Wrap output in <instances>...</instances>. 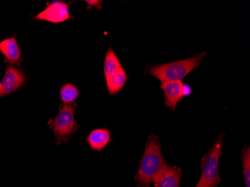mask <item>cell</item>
Wrapping results in <instances>:
<instances>
[{
    "instance_id": "1",
    "label": "cell",
    "mask_w": 250,
    "mask_h": 187,
    "mask_svg": "<svg viewBox=\"0 0 250 187\" xmlns=\"http://www.w3.org/2000/svg\"><path fill=\"white\" fill-rule=\"evenodd\" d=\"M169 167L163 155L159 138L151 135L147 139L144 154L136 176L138 187H148Z\"/></svg>"
},
{
    "instance_id": "2",
    "label": "cell",
    "mask_w": 250,
    "mask_h": 187,
    "mask_svg": "<svg viewBox=\"0 0 250 187\" xmlns=\"http://www.w3.org/2000/svg\"><path fill=\"white\" fill-rule=\"evenodd\" d=\"M207 53H202L194 57L167 64H158L149 69V74L161 83L181 81L189 73L202 64Z\"/></svg>"
},
{
    "instance_id": "3",
    "label": "cell",
    "mask_w": 250,
    "mask_h": 187,
    "mask_svg": "<svg viewBox=\"0 0 250 187\" xmlns=\"http://www.w3.org/2000/svg\"><path fill=\"white\" fill-rule=\"evenodd\" d=\"M76 106V103L61 104L58 114L47 122L49 128L54 133L55 141L58 145L62 143H67L80 129L74 116Z\"/></svg>"
},
{
    "instance_id": "4",
    "label": "cell",
    "mask_w": 250,
    "mask_h": 187,
    "mask_svg": "<svg viewBox=\"0 0 250 187\" xmlns=\"http://www.w3.org/2000/svg\"><path fill=\"white\" fill-rule=\"evenodd\" d=\"M223 136L220 135L213 147L202 158V174L195 187H217L221 181L219 163L223 154Z\"/></svg>"
},
{
    "instance_id": "5",
    "label": "cell",
    "mask_w": 250,
    "mask_h": 187,
    "mask_svg": "<svg viewBox=\"0 0 250 187\" xmlns=\"http://www.w3.org/2000/svg\"><path fill=\"white\" fill-rule=\"evenodd\" d=\"M35 18L39 21L60 23L74 18L70 15L68 4L63 1H53L48 2L45 9L36 15Z\"/></svg>"
},
{
    "instance_id": "6",
    "label": "cell",
    "mask_w": 250,
    "mask_h": 187,
    "mask_svg": "<svg viewBox=\"0 0 250 187\" xmlns=\"http://www.w3.org/2000/svg\"><path fill=\"white\" fill-rule=\"evenodd\" d=\"M25 81L26 77L21 70L8 66L2 82L0 83L2 96L15 92L24 84Z\"/></svg>"
},
{
    "instance_id": "7",
    "label": "cell",
    "mask_w": 250,
    "mask_h": 187,
    "mask_svg": "<svg viewBox=\"0 0 250 187\" xmlns=\"http://www.w3.org/2000/svg\"><path fill=\"white\" fill-rule=\"evenodd\" d=\"M185 86L181 81L166 82L161 85L166 98V106L175 110L178 103L185 95Z\"/></svg>"
},
{
    "instance_id": "8",
    "label": "cell",
    "mask_w": 250,
    "mask_h": 187,
    "mask_svg": "<svg viewBox=\"0 0 250 187\" xmlns=\"http://www.w3.org/2000/svg\"><path fill=\"white\" fill-rule=\"evenodd\" d=\"M111 142V133L106 128H99L90 132L86 143L93 150H103Z\"/></svg>"
},
{
    "instance_id": "9",
    "label": "cell",
    "mask_w": 250,
    "mask_h": 187,
    "mask_svg": "<svg viewBox=\"0 0 250 187\" xmlns=\"http://www.w3.org/2000/svg\"><path fill=\"white\" fill-rule=\"evenodd\" d=\"M182 170L178 166H169L154 183L155 187H179Z\"/></svg>"
},
{
    "instance_id": "10",
    "label": "cell",
    "mask_w": 250,
    "mask_h": 187,
    "mask_svg": "<svg viewBox=\"0 0 250 187\" xmlns=\"http://www.w3.org/2000/svg\"><path fill=\"white\" fill-rule=\"evenodd\" d=\"M0 53L5 56V60L12 64L19 63L21 51L15 37L5 39L0 42Z\"/></svg>"
},
{
    "instance_id": "11",
    "label": "cell",
    "mask_w": 250,
    "mask_h": 187,
    "mask_svg": "<svg viewBox=\"0 0 250 187\" xmlns=\"http://www.w3.org/2000/svg\"><path fill=\"white\" fill-rule=\"evenodd\" d=\"M127 76L123 67L106 77V86L111 95H117L127 83Z\"/></svg>"
},
{
    "instance_id": "12",
    "label": "cell",
    "mask_w": 250,
    "mask_h": 187,
    "mask_svg": "<svg viewBox=\"0 0 250 187\" xmlns=\"http://www.w3.org/2000/svg\"><path fill=\"white\" fill-rule=\"evenodd\" d=\"M121 67H122V64L119 58L116 56L114 50L109 47L106 52L104 64V73L105 77L119 71Z\"/></svg>"
},
{
    "instance_id": "13",
    "label": "cell",
    "mask_w": 250,
    "mask_h": 187,
    "mask_svg": "<svg viewBox=\"0 0 250 187\" xmlns=\"http://www.w3.org/2000/svg\"><path fill=\"white\" fill-rule=\"evenodd\" d=\"M79 95H80V92H79L78 88L73 84H65L60 89V98H61L63 104H71L75 103Z\"/></svg>"
},
{
    "instance_id": "14",
    "label": "cell",
    "mask_w": 250,
    "mask_h": 187,
    "mask_svg": "<svg viewBox=\"0 0 250 187\" xmlns=\"http://www.w3.org/2000/svg\"><path fill=\"white\" fill-rule=\"evenodd\" d=\"M243 174L246 187H250V150L247 146L242 153Z\"/></svg>"
},
{
    "instance_id": "15",
    "label": "cell",
    "mask_w": 250,
    "mask_h": 187,
    "mask_svg": "<svg viewBox=\"0 0 250 187\" xmlns=\"http://www.w3.org/2000/svg\"><path fill=\"white\" fill-rule=\"evenodd\" d=\"M85 2L88 5V8H92L93 5L98 8V9H101V1H85Z\"/></svg>"
},
{
    "instance_id": "16",
    "label": "cell",
    "mask_w": 250,
    "mask_h": 187,
    "mask_svg": "<svg viewBox=\"0 0 250 187\" xmlns=\"http://www.w3.org/2000/svg\"><path fill=\"white\" fill-rule=\"evenodd\" d=\"M0 97H2V94H1V86H0Z\"/></svg>"
}]
</instances>
